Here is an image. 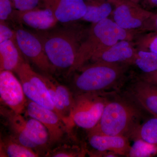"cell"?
I'll return each instance as SVG.
<instances>
[{"label": "cell", "instance_id": "3957f363", "mask_svg": "<svg viewBox=\"0 0 157 157\" xmlns=\"http://www.w3.org/2000/svg\"><path fill=\"white\" fill-rule=\"evenodd\" d=\"M141 117L140 110L131 102L123 100L109 101L99 122L88 132L129 138L140 124Z\"/></svg>", "mask_w": 157, "mask_h": 157}, {"label": "cell", "instance_id": "836d02e7", "mask_svg": "<svg viewBox=\"0 0 157 157\" xmlns=\"http://www.w3.org/2000/svg\"><path fill=\"white\" fill-rule=\"evenodd\" d=\"M131 2H133L136 3V4H138L139 3L141 2L142 0H130Z\"/></svg>", "mask_w": 157, "mask_h": 157}, {"label": "cell", "instance_id": "ba28073f", "mask_svg": "<svg viewBox=\"0 0 157 157\" xmlns=\"http://www.w3.org/2000/svg\"><path fill=\"white\" fill-rule=\"evenodd\" d=\"M14 30L15 40L24 56L45 74L53 73L55 69L49 61L42 42L36 34L19 27Z\"/></svg>", "mask_w": 157, "mask_h": 157}, {"label": "cell", "instance_id": "9a60e30c", "mask_svg": "<svg viewBox=\"0 0 157 157\" xmlns=\"http://www.w3.org/2000/svg\"><path fill=\"white\" fill-rule=\"evenodd\" d=\"M1 115L9 128L12 138L39 154L40 148L29 139L25 131V118L21 114L16 113L8 107H1Z\"/></svg>", "mask_w": 157, "mask_h": 157}, {"label": "cell", "instance_id": "8fae6325", "mask_svg": "<svg viewBox=\"0 0 157 157\" xmlns=\"http://www.w3.org/2000/svg\"><path fill=\"white\" fill-rule=\"evenodd\" d=\"M43 8L49 9L58 22L69 23L81 20L86 11L84 0H41Z\"/></svg>", "mask_w": 157, "mask_h": 157}, {"label": "cell", "instance_id": "5bb4252c", "mask_svg": "<svg viewBox=\"0 0 157 157\" xmlns=\"http://www.w3.org/2000/svg\"><path fill=\"white\" fill-rule=\"evenodd\" d=\"M128 139L124 136H111L88 132L89 143L94 150L112 152L118 155L128 156L131 148Z\"/></svg>", "mask_w": 157, "mask_h": 157}, {"label": "cell", "instance_id": "f1b7e54d", "mask_svg": "<svg viewBox=\"0 0 157 157\" xmlns=\"http://www.w3.org/2000/svg\"><path fill=\"white\" fill-rule=\"evenodd\" d=\"M15 38L14 29H11L6 21H0V43Z\"/></svg>", "mask_w": 157, "mask_h": 157}, {"label": "cell", "instance_id": "7402d4cb", "mask_svg": "<svg viewBox=\"0 0 157 157\" xmlns=\"http://www.w3.org/2000/svg\"><path fill=\"white\" fill-rule=\"evenodd\" d=\"M56 147L48 150L46 156L53 157H83L86 151L77 145L71 144L70 140L65 141L64 138L56 144Z\"/></svg>", "mask_w": 157, "mask_h": 157}, {"label": "cell", "instance_id": "7c38bea8", "mask_svg": "<svg viewBox=\"0 0 157 157\" xmlns=\"http://www.w3.org/2000/svg\"><path fill=\"white\" fill-rule=\"evenodd\" d=\"M11 19L38 31L51 29L58 22L52 12L44 8L26 11L14 10Z\"/></svg>", "mask_w": 157, "mask_h": 157}, {"label": "cell", "instance_id": "cb8c5ba5", "mask_svg": "<svg viewBox=\"0 0 157 157\" xmlns=\"http://www.w3.org/2000/svg\"><path fill=\"white\" fill-rule=\"evenodd\" d=\"M135 143L131 147L128 157H152L157 155V146L141 139L134 140Z\"/></svg>", "mask_w": 157, "mask_h": 157}, {"label": "cell", "instance_id": "ffe728a7", "mask_svg": "<svg viewBox=\"0 0 157 157\" xmlns=\"http://www.w3.org/2000/svg\"><path fill=\"white\" fill-rule=\"evenodd\" d=\"M39 155L32 149L17 142L11 136L1 141V157H36Z\"/></svg>", "mask_w": 157, "mask_h": 157}, {"label": "cell", "instance_id": "f546056e", "mask_svg": "<svg viewBox=\"0 0 157 157\" xmlns=\"http://www.w3.org/2000/svg\"><path fill=\"white\" fill-rule=\"evenodd\" d=\"M143 29L151 32H157V13H154L147 21Z\"/></svg>", "mask_w": 157, "mask_h": 157}, {"label": "cell", "instance_id": "30bf717a", "mask_svg": "<svg viewBox=\"0 0 157 157\" xmlns=\"http://www.w3.org/2000/svg\"><path fill=\"white\" fill-rule=\"evenodd\" d=\"M114 6V21L121 27L129 30L144 26L154 13L130 0H121Z\"/></svg>", "mask_w": 157, "mask_h": 157}, {"label": "cell", "instance_id": "9c48e42d", "mask_svg": "<svg viewBox=\"0 0 157 157\" xmlns=\"http://www.w3.org/2000/svg\"><path fill=\"white\" fill-rule=\"evenodd\" d=\"M0 97L1 102L14 112L25 113L28 99L21 82L11 71L0 72Z\"/></svg>", "mask_w": 157, "mask_h": 157}, {"label": "cell", "instance_id": "d6a6232c", "mask_svg": "<svg viewBox=\"0 0 157 157\" xmlns=\"http://www.w3.org/2000/svg\"><path fill=\"white\" fill-rule=\"evenodd\" d=\"M104 1H107L111 3L114 6L118 2L121 0H104Z\"/></svg>", "mask_w": 157, "mask_h": 157}, {"label": "cell", "instance_id": "1f68e13d", "mask_svg": "<svg viewBox=\"0 0 157 157\" xmlns=\"http://www.w3.org/2000/svg\"><path fill=\"white\" fill-rule=\"evenodd\" d=\"M142 1L144 7L157 8V0H142Z\"/></svg>", "mask_w": 157, "mask_h": 157}, {"label": "cell", "instance_id": "4fadbf2b", "mask_svg": "<svg viewBox=\"0 0 157 157\" xmlns=\"http://www.w3.org/2000/svg\"><path fill=\"white\" fill-rule=\"evenodd\" d=\"M131 41L123 40L114 45L98 51L91 60L94 62H101L112 63H131L137 50Z\"/></svg>", "mask_w": 157, "mask_h": 157}, {"label": "cell", "instance_id": "e0dca14e", "mask_svg": "<svg viewBox=\"0 0 157 157\" xmlns=\"http://www.w3.org/2000/svg\"><path fill=\"white\" fill-rule=\"evenodd\" d=\"M15 39L0 43V71L15 72L25 62Z\"/></svg>", "mask_w": 157, "mask_h": 157}, {"label": "cell", "instance_id": "7a4b0ae2", "mask_svg": "<svg viewBox=\"0 0 157 157\" xmlns=\"http://www.w3.org/2000/svg\"><path fill=\"white\" fill-rule=\"evenodd\" d=\"M135 33V30L125 29L108 18L93 23L80 45L76 63L70 73L82 67L98 51L112 46L119 41H132Z\"/></svg>", "mask_w": 157, "mask_h": 157}, {"label": "cell", "instance_id": "603a6c76", "mask_svg": "<svg viewBox=\"0 0 157 157\" xmlns=\"http://www.w3.org/2000/svg\"><path fill=\"white\" fill-rule=\"evenodd\" d=\"M145 74L157 72V54L142 50L137 51L132 61Z\"/></svg>", "mask_w": 157, "mask_h": 157}, {"label": "cell", "instance_id": "d6986e66", "mask_svg": "<svg viewBox=\"0 0 157 157\" xmlns=\"http://www.w3.org/2000/svg\"><path fill=\"white\" fill-rule=\"evenodd\" d=\"M86 11L81 20L95 23L107 18L112 12L111 3L104 0L85 1Z\"/></svg>", "mask_w": 157, "mask_h": 157}, {"label": "cell", "instance_id": "e575fe53", "mask_svg": "<svg viewBox=\"0 0 157 157\" xmlns=\"http://www.w3.org/2000/svg\"><path fill=\"white\" fill-rule=\"evenodd\" d=\"M84 1H89V0H84Z\"/></svg>", "mask_w": 157, "mask_h": 157}, {"label": "cell", "instance_id": "ac0fdd59", "mask_svg": "<svg viewBox=\"0 0 157 157\" xmlns=\"http://www.w3.org/2000/svg\"><path fill=\"white\" fill-rule=\"evenodd\" d=\"M25 127L29 139L47 154L50 148L49 135L47 128L39 121L32 117L25 119Z\"/></svg>", "mask_w": 157, "mask_h": 157}, {"label": "cell", "instance_id": "277c9868", "mask_svg": "<svg viewBox=\"0 0 157 157\" xmlns=\"http://www.w3.org/2000/svg\"><path fill=\"white\" fill-rule=\"evenodd\" d=\"M121 64L96 62L82 66L77 70L79 73L73 80L75 95L102 94L106 90L114 87L124 73L125 67Z\"/></svg>", "mask_w": 157, "mask_h": 157}, {"label": "cell", "instance_id": "2e32d148", "mask_svg": "<svg viewBox=\"0 0 157 157\" xmlns=\"http://www.w3.org/2000/svg\"><path fill=\"white\" fill-rule=\"evenodd\" d=\"M131 95L135 102L157 117V85L144 80L133 85Z\"/></svg>", "mask_w": 157, "mask_h": 157}, {"label": "cell", "instance_id": "83f0119b", "mask_svg": "<svg viewBox=\"0 0 157 157\" xmlns=\"http://www.w3.org/2000/svg\"><path fill=\"white\" fill-rule=\"evenodd\" d=\"M14 10L11 0H0V21L11 19Z\"/></svg>", "mask_w": 157, "mask_h": 157}, {"label": "cell", "instance_id": "4dcf8cb0", "mask_svg": "<svg viewBox=\"0 0 157 157\" xmlns=\"http://www.w3.org/2000/svg\"><path fill=\"white\" fill-rule=\"evenodd\" d=\"M143 79L157 85V72L144 74Z\"/></svg>", "mask_w": 157, "mask_h": 157}, {"label": "cell", "instance_id": "5b68a950", "mask_svg": "<svg viewBox=\"0 0 157 157\" xmlns=\"http://www.w3.org/2000/svg\"><path fill=\"white\" fill-rule=\"evenodd\" d=\"M109 100L102 94L90 93L74 96V103L70 117L73 126L88 131L99 122Z\"/></svg>", "mask_w": 157, "mask_h": 157}, {"label": "cell", "instance_id": "52a82bcc", "mask_svg": "<svg viewBox=\"0 0 157 157\" xmlns=\"http://www.w3.org/2000/svg\"><path fill=\"white\" fill-rule=\"evenodd\" d=\"M25 113L30 117L39 121L47 128L49 135V149L61 142L66 135L72 132L56 112L28 99Z\"/></svg>", "mask_w": 157, "mask_h": 157}, {"label": "cell", "instance_id": "484cf974", "mask_svg": "<svg viewBox=\"0 0 157 157\" xmlns=\"http://www.w3.org/2000/svg\"><path fill=\"white\" fill-rule=\"evenodd\" d=\"M139 50L147 51L157 54V32H151L138 42Z\"/></svg>", "mask_w": 157, "mask_h": 157}, {"label": "cell", "instance_id": "6da1fadb", "mask_svg": "<svg viewBox=\"0 0 157 157\" xmlns=\"http://www.w3.org/2000/svg\"><path fill=\"white\" fill-rule=\"evenodd\" d=\"M50 30L38 31L36 34L55 70H67L70 74L76 63L78 49L89 29L72 25Z\"/></svg>", "mask_w": 157, "mask_h": 157}, {"label": "cell", "instance_id": "44dd1931", "mask_svg": "<svg viewBox=\"0 0 157 157\" xmlns=\"http://www.w3.org/2000/svg\"><path fill=\"white\" fill-rule=\"evenodd\" d=\"M134 140L141 139L157 146V117L150 119L140 124L129 136Z\"/></svg>", "mask_w": 157, "mask_h": 157}, {"label": "cell", "instance_id": "4316f807", "mask_svg": "<svg viewBox=\"0 0 157 157\" xmlns=\"http://www.w3.org/2000/svg\"><path fill=\"white\" fill-rule=\"evenodd\" d=\"M15 10L26 11L43 8L41 0H11Z\"/></svg>", "mask_w": 157, "mask_h": 157}, {"label": "cell", "instance_id": "8992f818", "mask_svg": "<svg viewBox=\"0 0 157 157\" xmlns=\"http://www.w3.org/2000/svg\"><path fill=\"white\" fill-rule=\"evenodd\" d=\"M14 72L19 77L28 100L56 113L42 75L36 73L26 61Z\"/></svg>", "mask_w": 157, "mask_h": 157}, {"label": "cell", "instance_id": "d4e9b609", "mask_svg": "<svg viewBox=\"0 0 157 157\" xmlns=\"http://www.w3.org/2000/svg\"><path fill=\"white\" fill-rule=\"evenodd\" d=\"M47 74L48 78L50 79L51 82L53 85L55 90L56 91L57 94L63 103L70 118V113L74 104V96L73 95L72 93L70 90L68 89L67 87L59 83L53 77L50 76V74Z\"/></svg>", "mask_w": 157, "mask_h": 157}]
</instances>
